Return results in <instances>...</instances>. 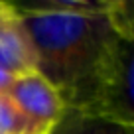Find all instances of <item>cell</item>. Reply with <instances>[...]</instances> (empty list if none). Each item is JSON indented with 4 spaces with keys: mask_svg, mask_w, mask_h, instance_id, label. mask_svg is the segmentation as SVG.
Listing matches in <instances>:
<instances>
[{
    "mask_svg": "<svg viewBox=\"0 0 134 134\" xmlns=\"http://www.w3.org/2000/svg\"><path fill=\"white\" fill-rule=\"evenodd\" d=\"M130 130L122 126L110 124L105 120H93V118H81L79 124L71 126L65 134H128Z\"/></svg>",
    "mask_w": 134,
    "mask_h": 134,
    "instance_id": "obj_5",
    "label": "cell"
},
{
    "mask_svg": "<svg viewBox=\"0 0 134 134\" xmlns=\"http://www.w3.org/2000/svg\"><path fill=\"white\" fill-rule=\"evenodd\" d=\"M14 79H16L14 75H10L8 71H4V69L0 67V95H8V91H10V87H12Z\"/></svg>",
    "mask_w": 134,
    "mask_h": 134,
    "instance_id": "obj_6",
    "label": "cell"
},
{
    "mask_svg": "<svg viewBox=\"0 0 134 134\" xmlns=\"http://www.w3.org/2000/svg\"><path fill=\"white\" fill-rule=\"evenodd\" d=\"M0 134H30L26 118L8 95H0Z\"/></svg>",
    "mask_w": 134,
    "mask_h": 134,
    "instance_id": "obj_4",
    "label": "cell"
},
{
    "mask_svg": "<svg viewBox=\"0 0 134 134\" xmlns=\"http://www.w3.org/2000/svg\"><path fill=\"white\" fill-rule=\"evenodd\" d=\"M0 67L14 77L38 71L36 49L14 6H8L0 16Z\"/></svg>",
    "mask_w": 134,
    "mask_h": 134,
    "instance_id": "obj_3",
    "label": "cell"
},
{
    "mask_svg": "<svg viewBox=\"0 0 134 134\" xmlns=\"http://www.w3.org/2000/svg\"><path fill=\"white\" fill-rule=\"evenodd\" d=\"M6 8H8V4H0V16L6 12Z\"/></svg>",
    "mask_w": 134,
    "mask_h": 134,
    "instance_id": "obj_7",
    "label": "cell"
},
{
    "mask_svg": "<svg viewBox=\"0 0 134 134\" xmlns=\"http://www.w3.org/2000/svg\"><path fill=\"white\" fill-rule=\"evenodd\" d=\"M38 57V71L61 99L85 81L118 38L132 34L122 2H49L14 8Z\"/></svg>",
    "mask_w": 134,
    "mask_h": 134,
    "instance_id": "obj_1",
    "label": "cell"
},
{
    "mask_svg": "<svg viewBox=\"0 0 134 134\" xmlns=\"http://www.w3.org/2000/svg\"><path fill=\"white\" fill-rule=\"evenodd\" d=\"M8 97L26 118L30 134H51L65 114L61 93L40 71L16 77Z\"/></svg>",
    "mask_w": 134,
    "mask_h": 134,
    "instance_id": "obj_2",
    "label": "cell"
}]
</instances>
